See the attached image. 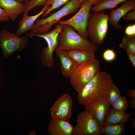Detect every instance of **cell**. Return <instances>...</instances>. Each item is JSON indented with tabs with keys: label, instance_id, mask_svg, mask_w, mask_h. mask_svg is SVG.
<instances>
[{
	"label": "cell",
	"instance_id": "1",
	"mask_svg": "<svg viewBox=\"0 0 135 135\" xmlns=\"http://www.w3.org/2000/svg\"><path fill=\"white\" fill-rule=\"evenodd\" d=\"M113 83L110 74L100 70L78 93L79 103L84 106L93 102L107 92Z\"/></svg>",
	"mask_w": 135,
	"mask_h": 135
},
{
	"label": "cell",
	"instance_id": "2",
	"mask_svg": "<svg viewBox=\"0 0 135 135\" xmlns=\"http://www.w3.org/2000/svg\"><path fill=\"white\" fill-rule=\"evenodd\" d=\"M57 45L55 50L66 51L78 49H86L95 52L98 46L86 39L76 32L75 30L68 25H63L57 38Z\"/></svg>",
	"mask_w": 135,
	"mask_h": 135
},
{
	"label": "cell",
	"instance_id": "3",
	"mask_svg": "<svg viewBox=\"0 0 135 135\" xmlns=\"http://www.w3.org/2000/svg\"><path fill=\"white\" fill-rule=\"evenodd\" d=\"M82 3L78 0H70L60 9L45 18L37 19L29 34H38L46 33L54 24L64 17L75 12Z\"/></svg>",
	"mask_w": 135,
	"mask_h": 135
},
{
	"label": "cell",
	"instance_id": "4",
	"mask_svg": "<svg viewBox=\"0 0 135 135\" xmlns=\"http://www.w3.org/2000/svg\"><path fill=\"white\" fill-rule=\"evenodd\" d=\"M109 15L103 10L90 14L87 28L88 37L97 46H101L106 37L108 30Z\"/></svg>",
	"mask_w": 135,
	"mask_h": 135
},
{
	"label": "cell",
	"instance_id": "5",
	"mask_svg": "<svg viewBox=\"0 0 135 135\" xmlns=\"http://www.w3.org/2000/svg\"><path fill=\"white\" fill-rule=\"evenodd\" d=\"M100 71L99 61L95 58L78 65L70 78L72 86L79 92Z\"/></svg>",
	"mask_w": 135,
	"mask_h": 135
},
{
	"label": "cell",
	"instance_id": "6",
	"mask_svg": "<svg viewBox=\"0 0 135 135\" xmlns=\"http://www.w3.org/2000/svg\"><path fill=\"white\" fill-rule=\"evenodd\" d=\"M63 26L62 24L57 23L54 29L46 33L38 34H26V36H28L38 37L46 41L47 46L41 49L40 56L42 64L47 68H52L54 65L55 60L53 54L57 46L58 36Z\"/></svg>",
	"mask_w": 135,
	"mask_h": 135
},
{
	"label": "cell",
	"instance_id": "7",
	"mask_svg": "<svg viewBox=\"0 0 135 135\" xmlns=\"http://www.w3.org/2000/svg\"><path fill=\"white\" fill-rule=\"evenodd\" d=\"M29 37H21L5 29L0 32V48L5 58L10 56L15 51L21 52L25 50L28 44Z\"/></svg>",
	"mask_w": 135,
	"mask_h": 135
},
{
	"label": "cell",
	"instance_id": "8",
	"mask_svg": "<svg viewBox=\"0 0 135 135\" xmlns=\"http://www.w3.org/2000/svg\"><path fill=\"white\" fill-rule=\"evenodd\" d=\"M92 3L90 0L82 2L80 8L70 18L65 20H60L58 23L68 25L76 30L78 33L84 38L88 39L87 25Z\"/></svg>",
	"mask_w": 135,
	"mask_h": 135
},
{
	"label": "cell",
	"instance_id": "9",
	"mask_svg": "<svg viewBox=\"0 0 135 135\" xmlns=\"http://www.w3.org/2000/svg\"><path fill=\"white\" fill-rule=\"evenodd\" d=\"M77 124L73 127V135H100L102 134L99 125L90 113L85 110L78 115Z\"/></svg>",
	"mask_w": 135,
	"mask_h": 135
},
{
	"label": "cell",
	"instance_id": "10",
	"mask_svg": "<svg viewBox=\"0 0 135 135\" xmlns=\"http://www.w3.org/2000/svg\"><path fill=\"white\" fill-rule=\"evenodd\" d=\"M107 92L93 102L84 106L85 110L91 114L100 128L104 125L106 116L110 108Z\"/></svg>",
	"mask_w": 135,
	"mask_h": 135
},
{
	"label": "cell",
	"instance_id": "11",
	"mask_svg": "<svg viewBox=\"0 0 135 135\" xmlns=\"http://www.w3.org/2000/svg\"><path fill=\"white\" fill-rule=\"evenodd\" d=\"M72 100L67 93L59 97L53 104L50 108L52 118H60L68 120L72 112Z\"/></svg>",
	"mask_w": 135,
	"mask_h": 135
},
{
	"label": "cell",
	"instance_id": "12",
	"mask_svg": "<svg viewBox=\"0 0 135 135\" xmlns=\"http://www.w3.org/2000/svg\"><path fill=\"white\" fill-rule=\"evenodd\" d=\"M134 9L135 0L124 2L120 7L110 11L108 15V22L114 28L120 30L122 27L119 24L120 20L128 12Z\"/></svg>",
	"mask_w": 135,
	"mask_h": 135
},
{
	"label": "cell",
	"instance_id": "13",
	"mask_svg": "<svg viewBox=\"0 0 135 135\" xmlns=\"http://www.w3.org/2000/svg\"><path fill=\"white\" fill-rule=\"evenodd\" d=\"M74 126L68 120L52 118L48 131L51 135H72Z\"/></svg>",
	"mask_w": 135,
	"mask_h": 135
},
{
	"label": "cell",
	"instance_id": "14",
	"mask_svg": "<svg viewBox=\"0 0 135 135\" xmlns=\"http://www.w3.org/2000/svg\"><path fill=\"white\" fill-rule=\"evenodd\" d=\"M56 52L60 61L62 74L66 78H70L77 67V64L68 55L67 51L61 50Z\"/></svg>",
	"mask_w": 135,
	"mask_h": 135
},
{
	"label": "cell",
	"instance_id": "15",
	"mask_svg": "<svg viewBox=\"0 0 135 135\" xmlns=\"http://www.w3.org/2000/svg\"><path fill=\"white\" fill-rule=\"evenodd\" d=\"M49 6H44L42 10L38 14L34 16H29L28 12H24L22 19L18 22L19 28L16 34L20 36L32 28L36 20L44 12Z\"/></svg>",
	"mask_w": 135,
	"mask_h": 135
},
{
	"label": "cell",
	"instance_id": "16",
	"mask_svg": "<svg viewBox=\"0 0 135 135\" xmlns=\"http://www.w3.org/2000/svg\"><path fill=\"white\" fill-rule=\"evenodd\" d=\"M0 6L12 21L25 11L24 4L15 0H0Z\"/></svg>",
	"mask_w": 135,
	"mask_h": 135
},
{
	"label": "cell",
	"instance_id": "17",
	"mask_svg": "<svg viewBox=\"0 0 135 135\" xmlns=\"http://www.w3.org/2000/svg\"><path fill=\"white\" fill-rule=\"evenodd\" d=\"M135 114L132 112L127 113L113 108H110L106 116L103 126L123 124L130 120L131 116Z\"/></svg>",
	"mask_w": 135,
	"mask_h": 135
},
{
	"label": "cell",
	"instance_id": "18",
	"mask_svg": "<svg viewBox=\"0 0 135 135\" xmlns=\"http://www.w3.org/2000/svg\"><path fill=\"white\" fill-rule=\"evenodd\" d=\"M95 52L90 50L78 49L67 51L68 55L79 65L91 59L94 58Z\"/></svg>",
	"mask_w": 135,
	"mask_h": 135
},
{
	"label": "cell",
	"instance_id": "19",
	"mask_svg": "<svg viewBox=\"0 0 135 135\" xmlns=\"http://www.w3.org/2000/svg\"><path fill=\"white\" fill-rule=\"evenodd\" d=\"M126 128L123 124L108 125L100 128L102 133L106 135H122L125 134Z\"/></svg>",
	"mask_w": 135,
	"mask_h": 135
},
{
	"label": "cell",
	"instance_id": "20",
	"mask_svg": "<svg viewBox=\"0 0 135 135\" xmlns=\"http://www.w3.org/2000/svg\"><path fill=\"white\" fill-rule=\"evenodd\" d=\"M128 0H103L99 4L91 8L90 10L93 12L111 9L121 3Z\"/></svg>",
	"mask_w": 135,
	"mask_h": 135
},
{
	"label": "cell",
	"instance_id": "21",
	"mask_svg": "<svg viewBox=\"0 0 135 135\" xmlns=\"http://www.w3.org/2000/svg\"><path fill=\"white\" fill-rule=\"evenodd\" d=\"M120 47L126 52L135 54V36H124L122 42L119 45Z\"/></svg>",
	"mask_w": 135,
	"mask_h": 135
},
{
	"label": "cell",
	"instance_id": "22",
	"mask_svg": "<svg viewBox=\"0 0 135 135\" xmlns=\"http://www.w3.org/2000/svg\"><path fill=\"white\" fill-rule=\"evenodd\" d=\"M70 0H47L45 2L44 6H49L43 14L44 17L51 12L65 4Z\"/></svg>",
	"mask_w": 135,
	"mask_h": 135
},
{
	"label": "cell",
	"instance_id": "23",
	"mask_svg": "<svg viewBox=\"0 0 135 135\" xmlns=\"http://www.w3.org/2000/svg\"><path fill=\"white\" fill-rule=\"evenodd\" d=\"M120 96V90L113 83L107 92V97L108 101L111 105Z\"/></svg>",
	"mask_w": 135,
	"mask_h": 135
},
{
	"label": "cell",
	"instance_id": "24",
	"mask_svg": "<svg viewBox=\"0 0 135 135\" xmlns=\"http://www.w3.org/2000/svg\"><path fill=\"white\" fill-rule=\"evenodd\" d=\"M111 105L115 109L125 112L128 108L126 97L120 96Z\"/></svg>",
	"mask_w": 135,
	"mask_h": 135
},
{
	"label": "cell",
	"instance_id": "25",
	"mask_svg": "<svg viewBox=\"0 0 135 135\" xmlns=\"http://www.w3.org/2000/svg\"><path fill=\"white\" fill-rule=\"evenodd\" d=\"M102 57L104 60L106 62H110L114 60L116 58V54L113 49L107 48L102 54Z\"/></svg>",
	"mask_w": 135,
	"mask_h": 135
},
{
	"label": "cell",
	"instance_id": "26",
	"mask_svg": "<svg viewBox=\"0 0 135 135\" xmlns=\"http://www.w3.org/2000/svg\"><path fill=\"white\" fill-rule=\"evenodd\" d=\"M125 33L127 36H135V24L128 25L125 29Z\"/></svg>",
	"mask_w": 135,
	"mask_h": 135
},
{
	"label": "cell",
	"instance_id": "27",
	"mask_svg": "<svg viewBox=\"0 0 135 135\" xmlns=\"http://www.w3.org/2000/svg\"><path fill=\"white\" fill-rule=\"evenodd\" d=\"M10 20L6 13L0 6V23L2 22H8Z\"/></svg>",
	"mask_w": 135,
	"mask_h": 135
},
{
	"label": "cell",
	"instance_id": "28",
	"mask_svg": "<svg viewBox=\"0 0 135 135\" xmlns=\"http://www.w3.org/2000/svg\"><path fill=\"white\" fill-rule=\"evenodd\" d=\"M122 19L126 20L134 21L135 20V9L132 11L127 13L122 17Z\"/></svg>",
	"mask_w": 135,
	"mask_h": 135
},
{
	"label": "cell",
	"instance_id": "29",
	"mask_svg": "<svg viewBox=\"0 0 135 135\" xmlns=\"http://www.w3.org/2000/svg\"><path fill=\"white\" fill-rule=\"evenodd\" d=\"M47 0H31L30 1V4L33 8L36 6H41L44 5Z\"/></svg>",
	"mask_w": 135,
	"mask_h": 135
},
{
	"label": "cell",
	"instance_id": "30",
	"mask_svg": "<svg viewBox=\"0 0 135 135\" xmlns=\"http://www.w3.org/2000/svg\"><path fill=\"white\" fill-rule=\"evenodd\" d=\"M127 54L130 61L135 68V54L128 52H127Z\"/></svg>",
	"mask_w": 135,
	"mask_h": 135
},
{
	"label": "cell",
	"instance_id": "31",
	"mask_svg": "<svg viewBox=\"0 0 135 135\" xmlns=\"http://www.w3.org/2000/svg\"><path fill=\"white\" fill-rule=\"evenodd\" d=\"M127 95L130 98H135V90L130 89L126 92Z\"/></svg>",
	"mask_w": 135,
	"mask_h": 135
},
{
	"label": "cell",
	"instance_id": "32",
	"mask_svg": "<svg viewBox=\"0 0 135 135\" xmlns=\"http://www.w3.org/2000/svg\"><path fill=\"white\" fill-rule=\"evenodd\" d=\"M128 108H135V98H130L128 104Z\"/></svg>",
	"mask_w": 135,
	"mask_h": 135
},
{
	"label": "cell",
	"instance_id": "33",
	"mask_svg": "<svg viewBox=\"0 0 135 135\" xmlns=\"http://www.w3.org/2000/svg\"><path fill=\"white\" fill-rule=\"evenodd\" d=\"M92 3V5L94 6H96L100 4L103 0H90Z\"/></svg>",
	"mask_w": 135,
	"mask_h": 135
},
{
	"label": "cell",
	"instance_id": "34",
	"mask_svg": "<svg viewBox=\"0 0 135 135\" xmlns=\"http://www.w3.org/2000/svg\"><path fill=\"white\" fill-rule=\"evenodd\" d=\"M130 126L132 128H135V118L132 123L130 124Z\"/></svg>",
	"mask_w": 135,
	"mask_h": 135
},
{
	"label": "cell",
	"instance_id": "35",
	"mask_svg": "<svg viewBox=\"0 0 135 135\" xmlns=\"http://www.w3.org/2000/svg\"><path fill=\"white\" fill-rule=\"evenodd\" d=\"M18 2H22L24 1H30L31 0H15Z\"/></svg>",
	"mask_w": 135,
	"mask_h": 135
},
{
	"label": "cell",
	"instance_id": "36",
	"mask_svg": "<svg viewBox=\"0 0 135 135\" xmlns=\"http://www.w3.org/2000/svg\"><path fill=\"white\" fill-rule=\"evenodd\" d=\"M80 2H81L82 3L85 1H86L88 0H78Z\"/></svg>",
	"mask_w": 135,
	"mask_h": 135
}]
</instances>
